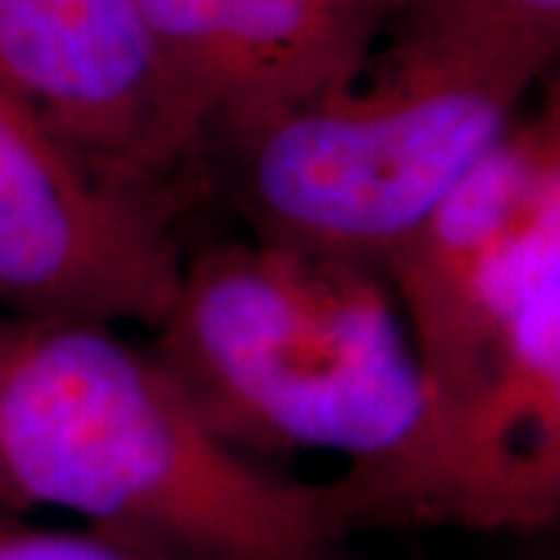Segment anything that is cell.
<instances>
[{
    "label": "cell",
    "mask_w": 560,
    "mask_h": 560,
    "mask_svg": "<svg viewBox=\"0 0 560 560\" xmlns=\"http://www.w3.org/2000/svg\"><path fill=\"white\" fill-rule=\"evenodd\" d=\"M418 0H140L202 150L359 79Z\"/></svg>",
    "instance_id": "cell-7"
},
{
    "label": "cell",
    "mask_w": 560,
    "mask_h": 560,
    "mask_svg": "<svg viewBox=\"0 0 560 560\" xmlns=\"http://www.w3.org/2000/svg\"><path fill=\"white\" fill-rule=\"evenodd\" d=\"M184 256L150 194L0 91V318L153 330Z\"/></svg>",
    "instance_id": "cell-5"
},
{
    "label": "cell",
    "mask_w": 560,
    "mask_h": 560,
    "mask_svg": "<svg viewBox=\"0 0 560 560\" xmlns=\"http://www.w3.org/2000/svg\"><path fill=\"white\" fill-rule=\"evenodd\" d=\"M495 16L521 28L523 35L548 50L551 62H560V0H477Z\"/></svg>",
    "instance_id": "cell-10"
},
{
    "label": "cell",
    "mask_w": 560,
    "mask_h": 560,
    "mask_svg": "<svg viewBox=\"0 0 560 560\" xmlns=\"http://www.w3.org/2000/svg\"><path fill=\"white\" fill-rule=\"evenodd\" d=\"M555 62L477 0H418L352 84L221 143L253 237L386 275Z\"/></svg>",
    "instance_id": "cell-3"
},
{
    "label": "cell",
    "mask_w": 560,
    "mask_h": 560,
    "mask_svg": "<svg viewBox=\"0 0 560 560\" xmlns=\"http://www.w3.org/2000/svg\"><path fill=\"white\" fill-rule=\"evenodd\" d=\"M0 460L25 514L160 560H337L349 529L330 486L221 440L109 324L0 318Z\"/></svg>",
    "instance_id": "cell-2"
},
{
    "label": "cell",
    "mask_w": 560,
    "mask_h": 560,
    "mask_svg": "<svg viewBox=\"0 0 560 560\" xmlns=\"http://www.w3.org/2000/svg\"><path fill=\"white\" fill-rule=\"evenodd\" d=\"M150 352L243 455H324L355 523H440L445 408L389 278L275 241L184 256Z\"/></svg>",
    "instance_id": "cell-1"
},
{
    "label": "cell",
    "mask_w": 560,
    "mask_h": 560,
    "mask_svg": "<svg viewBox=\"0 0 560 560\" xmlns=\"http://www.w3.org/2000/svg\"><path fill=\"white\" fill-rule=\"evenodd\" d=\"M386 278L448 418L504 327L560 278V62Z\"/></svg>",
    "instance_id": "cell-4"
},
{
    "label": "cell",
    "mask_w": 560,
    "mask_h": 560,
    "mask_svg": "<svg viewBox=\"0 0 560 560\" xmlns=\"http://www.w3.org/2000/svg\"><path fill=\"white\" fill-rule=\"evenodd\" d=\"M548 560H560V551H558V555H551V558H548Z\"/></svg>",
    "instance_id": "cell-12"
},
{
    "label": "cell",
    "mask_w": 560,
    "mask_h": 560,
    "mask_svg": "<svg viewBox=\"0 0 560 560\" xmlns=\"http://www.w3.org/2000/svg\"><path fill=\"white\" fill-rule=\"evenodd\" d=\"M440 523L560 526V278L504 327L477 386L445 418Z\"/></svg>",
    "instance_id": "cell-8"
},
{
    "label": "cell",
    "mask_w": 560,
    "mask_h": 560,
    "mask_svg": "<svg viewBox=\"0 0 560 560\" xmlns=\"http://www.w3.org/2000/svg\"><path fill=\"white\" fill-rule=\"evenodd\" d=\"M0 91L143 194L202 153L140 0H0Z\"/></svg>",
    "instance_id": "cell-6"
},
{
    "label": "cell",
    "mask_w": 560,
    "mask_h": 560,
    "mask_svg": "<svg viewBox=\"0 0 560 560\" xmlns=\"http://www.w3.org/2000/svg\"><path fill=\"white\" fill-rule=\"evenodd\" d=\"M0 511H16V514H25L20 508V501L13 495L10 482H7V474H3V460H0Z\"/></svg>",
    "instance_id": "cell-11"
},
{
    "label": "cell",
    "mask_w": 560,
    "mask_h": 560,
    "mask_svg": "<svg viewBox=\"0 0 560 560\" xmlns=\"http://www.w3.org/2000/svg\"><path fill=\"white\" fill-rule=\"evenodd\" d=\"M32 514L0 511V560H160L88 529H57L28 521Z\"/></svg>",
    "instance_id": "cell-9"
}]
</instances>
